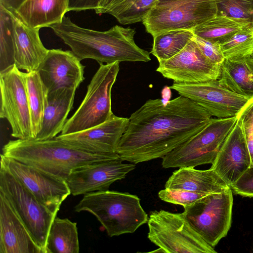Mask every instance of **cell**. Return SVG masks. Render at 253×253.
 <instances>
[{
    "instance_id": "6da1fadb",
    "label": "cell",
    "mask_w": 253,
    "mask_h": 253,
    "mask_svg": "<svg viewBox=\"0 0 253 253\" xmlns=\"http://www.w3.org/2000/svg\"><path fill=\"white\" fill-rule=\"evenodd\" d=\"M211 119L206 109L182 95L166 102L149 99L128 118L117 153L123 161L134 164L163 158Z\"/></svg>"
},
{
    "instance_id": "7a4b0ae2",
    "label": "cell",
    "mask_w": 253,
    "mask_h": 253,
    "mask_svg": "<svg viewBox=\"0 0 253 253\" xmlns=\"http://www.w3.org/2000/svg\"><path fill=\"white\" fill-rule=\"evenodd\" d=\"M49 28L81 61L91 59L100 64L151 60L150 53L135 43L136 31L129 27L115 25L99 31L80 27L64 16Z\"/></svg>"
},
{
    "instance_id": "3957f363",
    "label": "cell",
    "mask_w": 253,
    "mask_h": 253,
    "mask_svg": "<svg viewBox=\"0 0 253 253\" xmlns=\"http://www.w3.org/2000/svg\"><path fill=\"white\" fill-rule=\"evenodd\" d=\"M2 154L33 166L66 181L70 173L82 167L120 159L116 153H93L78 149L56 137L46 140H10Z\"/></svg>"
},
{
    "instance_id": "277c9868",
    "label": "cell",
    "mask_w": 253,
    "mask_h": 253,
    "mask_svg": "<svg viewBox=\"0 0 253 253\" xmlns=\"http://www.w3.org/2000/svg\"><path fill=\"white\" fill-rule=\"evenodd\" d=\"M75 211L94 215L110 237L133 233L148 220L138 196L109 190L84 194Z\"/></svg>"
},
{
    "instance_id": "5b68a950",
    "label": "cell",
    "mask_w": 253,
    "mask_h": 253,
    "mask_svg": "<svg viewBox=\"0 0 253 253\" xmlns=\"http://www.w3.org/2000/svg\"><path fill=\"white\" fill-rule=\"evenodd\" d=\"M120 70V62L100 64L81 104L65 123L61 134L84 130L101 124L113 115L111 91Z\"/></svg>"
},
{
    "instance_id": "8992f818",
    "label": "cell",
    "mask_w": 253,
    "mask_h": 253,
    "mask_svg": "<svg viewBox=\"0 0 253 253\" xmlns=\"http://www.w3.org/2000/svg\"><path fill=\"white\" fill-rule=\"evenodd\" d=\"M148 238L166 253H216L193 227L184 212L163 210L148 217Z\"/></svg>"
},
{
    "instance_id": "52a82bcc",
    "label": "cell",
    "mask_w": 253,
    "mask_h": 253,
    "mask_svg": "<svg viewBox=\"0 0 253 253\" xmlns=\"http://www.w3.org/2000/svg\"><path fill=\"white\" fill-rule=\"evenodd\" d=\"M237 121V116L212 118L200 131L164 157L163 168H195L211 164Z\"/></svg>"
},
{
    "instance_id": "ba28073f",
    "label": "cell",
    "mask_w": 253,
    "mask_h": 253,
    "mask_svg": "<svg viewBox=\"0 0 253 253\" xmlns=\"http://www.w3.org/2000/svg\"><path fill=\"white\" fill-rule=\"evenodd\" d=\"M0 192L21 219L42 253H45L47 236L56 214L40 202L1 166Z\"/></svg>"
},
{
    "instance_id": "9c48e42d",
    "label": "cell",
    "mask_w": 253,
    "mask_h": 253,
    "mask_svg": "<svg viewBox=\"0 0 253 253\" xmlns=\"http://www.w3.org/2000/svg\"><path fill=\"white\" fill-rule=\"evenodd\" d=\"M233 204V191L229 188L183 207V212L197 233L214 248L230 230Z\"/></svg>"
},
{
    "instance_id": "30bf717a",
    "label": "cell",
    "mask_w": 253,
    "mask_h": 253,
    "mask_svg": "<svg viewBox=\"0 0 253 253\" xmlns=\"http://www.w3.org/2000/svg\"><path fill=\"white\" fill-rule=\"evenodd\" d=\"M218 0H180L157 4L142 23L153 37L170 30H192L217 15Z\"/></svg>"
},
{
    "instance_id": "8fae6325",
    "label": "cell",
    "mask_w": 253,
    "mask_h": 253,
    "mask_svg": "<svg viewBox=\"0 0 253 253\" xmlns=\"http://www.w3.org/2000/svg\"><path fill=\"white\" fill-rule=\"evenodd\" d=\"M0 117L9 123L12 136L33 139L24 72L15 64L0 72Z\"/></svg>"
},
{
    "instance_id": "7c38bea8",
    "label": "cell",
    "mask_w": 253,
    "mask_h": 253,
    "mask_svg": "<svg viewBox=\"0 0 253 253\" xmlns=\"http://www.w3.org/2000/svg\"><path fill=\"white\" fill-rule=\"evenodd\" d=\"M0 166L56 214L62 203L71 194L66 181L2 154Z\"/></svg>"
},
{
    "instance_id": "4fadbf2b",
    "label": "cell",
    "mask_w": 253,
    "mask_h": 253,
    "mask_svg": "<svg viewBox=\"0 0 253 253\" xmlns=\"http://www.w3.org/2000/svg\"><path fill=\"white\" fill-rule=\"evenodd\" d=\"M220 65L208 60L192 39L176 55L159 62L156 71L174 83H201L217 80Z\"/></svg>"
},
{
    "instance_id": "5bb4252c",
    "label": "cell",
    "mask_w": 253,
    "mask_h": 253,
    "mask_svg": "<svg viewBox=\"0 0 253 253\" xmlns=\"http://www.w3.org/2000/svg\"><path fill=\"white\" fill-rule=\"evenodd\" d=\"M169 88L217 118L237 116L250 100L221 86L217 80L195 84L173 82Z\"/></svg>"
},
{
    "instance_id": "9a60e30c",
    "label": "cell",
    "mask_w": 253,
    "mask_h": 253,
    "mask_svg": "<svg viewBox=\"0 0 253 253\" xmlns=\"http://www.w3.org/2000/svg\"><path fill=\"white\" fill-rule=\"evenodd\" d=\"M121 159L102 161L73 170L66 180L73 196L108 190L117 180L126 177L135 168L134 164H124Z\"/></svg>"
},
{
    "instance_id": "2e32d148",
    "label": "cell",
    "mask_w": 253,
    "mask_h": 253,
    "mask_svg": "<svg viewBox=\"0 0 253 253\" xmlns=\"http://www.w3.org/2000/svg\"><path fill=\"white\" fill-rule=\"evenodd\" d=\"M128 118L114 114L105 122L79 132L59 134L56 137L82 151L100 154L117 153Z\"/></svg>"
},
{
    "instance_id": "e0dca14e",
    "label": "cell",
    "mask_w": 253,
    "mask_h": 253,
    "mask_svg": "<svg viewBox=\"0 0 253 253\" xmlns=\"http://www.w3.org/2000/svg\"><path fill=\"white\" fill-rule=\"evenodd\" d=\"M84 68L71 50L52 49L37 71L49 92L62 88L77 89L84 80Z\"/></svg>"
},
{
    "instance_id": "ac0fdd59",
    "label": "cell",
    "mask_w": 253,
    "mask_h": 253,
    "mask_svg": "<svg viewBox=\"0 0 253 253\" xmlns=\"http://www.w3.org/2000/svg\"><path fill=\"white\" fill-rule=\"evenodd\" d=\"M250 165L246 140L237 118L236 124L222 143L211 169L231 187Z\"/></svg>"
},
{
    "instance_id": "d6986e66",
    "label": "cell",
    "mask_w": 253,
    "mask_h": 253,
    "mask_svg": "<svg viewBox=\"0 0 253 253\" xmlns=\"http://www.w3.org/2000/svg\"><path fill=\"white\" fill-rule=\"evenodd\" d=\"M0 253H42L26 227L1 192Z\"/></svg>"
},
{
    "instance_id": "ffe728a7",
    "label": "cell",
    "mask_w": 253,
    "mask_h": 253,
    "mask_svg": "<svg viewBox=\"0 0 253 253\" xmlns=\"http://www.w3.org/2000/svg\"><path fill=\"white\" fill-rule=\"evenodd\" d=\"M12 13L15 46V64L19 69L27 72L37 70L48 51L41 40L40 29L29 27Z\"/></svg>"
},
{
    "instance_id": "44dd1931",
    "label": "cell",
    "mask_w": 253,
    "mask_h": 253,
    "mask_svg": "<svg viewBox=\"0 0 253 253\" xmlns=\"http://www.w3.org/2000/svg\"><path fill=\"white\" fill-rule=\"evenodd\" d=\"M165 188L211 194L231 188L212 169L179 168L166 181Z\"/></svg>"
},
{
    "instance_id": "7402d4cb",
    "label": "cell",
    "mask_w": 253,
    "mask_h": 253,
    "mask_svg": "<svg viewBox=\"0 0 253 253\" xmlns=\"http://www.w3.org/2000/svg\"><path fill=\"white\" fill-rule=\"evenodd\" d=\"M76 91L62 88L48 92L42 127L35 139L53 138L61 132L73 108Z\"/></svg>"
},
{
    "instance_id": "603a6c76",
    "label": "cell",
    "mask_w": 253,
    "mask_h": 253,
    "mask_svg": "<svg viewBox=\"0 0 253 253\" xmlns=\"http://www.w3.org/2000/svg\"><path fill=\"white\" fill-rule=\"evenodd\" d=\"M69 3V0H26L12 12L29 27L40 29L61 23Z\"/></svg>"
},
{
    "instance_id": "cb8c5ba5",
    "label": "cell",
    "mask_w": 253,
    "mask_h": 253,
    "mask_svg": "<svg viewBox=\"0 0 253 253\" xmlns=\"http://www.w3.org/2000/svg\"><path fill=\"white\" fill-rule=\"evenodd\" d=\"M217 81L230 91L249 100L253 99V58L225 59Z\"/></svg>"
},
{
    "instance_id": "d4e9b609",
    "label": "cell",
    "mask_w": 253,
    "mask_h": 253,
    "mask_svg": "<svg viewBox=\"0 0 253 253\" xmlns=\"http://www.w3.org/2000/svg\"><path fill=\"white\" fill-rule=\"evenodd\" d=\"M77 223L55 217L47 238L45 253H79Z\"/></svg>"
},
{
    "instance_id": "484cf974",
    "label": "cell",
    "mask_w": 253,
    "mask_h": 253,
    "mask_svg": "<svg viewBox=\"0 0 253 253\" xmlns=\"http://www.w3.org/2000/svg\"><path fill=\"white\" fill-rule=\"evenodd\" d=\"M31 115L33 139L41 130L48 91L37 70L24 73Z\"/></svg>"
},
{
    "instance_id": "4316f807",
    "label": "cell",
    "mask_w": 253,
    "mask_h": 253,
    "mask_svg": "<svg viewBox=\"0 0 253 253\" xmlns=\"http://www.w3.org/2000/svg\"><path fill=\"white\" fill-rule=\"evenodd\" d=\"M250 24L244 20L216 15L191 31L194 35L221 44Z\"/></svg>"
},
{
    "instance_id": "83f0119b",
    "label": "cell",
    "mask_w": 253,
    "mask_h": 253,
    "mask_svg": "<svg viewBox=\"0 0 253 253\" xmlns=\"http://www.w3.org/2000/svg\"><path fill=\"white\" fill-rule=\"evenodd\" d=\"M194 34L189 30H170L154 36L151 51L159 62L168 60L181 51L192 40Z\"/></svg>"
},
{
    "instance_id": "f1b7e54d",
    "label": "cell",
    "mask_w": 253,
    "mask_h": 253,
    "mask_svg": "<svg viewBox=\"0 0 253 253\" xmlns=\"http://www.w3.org/2000/svg\"><path fill=\"white\" fill-rule=\"evenodd\" d=\"M15 53L12 13L0 4V72L15 64Z\"/></svg>"
},
{
    "instance_id": "f546056e",
    "label": "cell",
    "mask_w": 253,
    "mask_h": 253,
    "mask_svg": "<svg viewBox=\"0 0 253 253\" xmlns=\"http://www.w3.org/2000/svg\"><path fill=\"white\" fill-rule=\"evenodd\" d=\"M159 0H124L109 9L107 13L113 16L121 24L127 25L142 22L158 4Z\"/></svg>"
},
{
    "instance_id": "4dcf8cb0",
    "label": "cell",
    "mask_w": 253,
    "mask_h": 253,
    "mask_svg": "<svg viewBox=\"0 0 253 253\" xmlns=\"http://www.w3.org/2000/svg\"><path fill=\"white\" fill-rule=\"evenodd\" d=\"M220 45L225 59H237L252 56L253 53V25L245 26Z\"/></svg>"
},
{
    "instance_id": "1f68e13d",
    "label": "cell",
    "mask_w": 253,
    "mask_h": 253,
    "mask_svg": "<svg viewBox=\"0 0 253 253\" xmlns=\"http://www.w3.org/2000/svg\"><path fill=\"white\" fill-rule=\"evenodd\" d=\"M217 15L246 20L253 25V0H219Z\"/></svg>"
},
{
    "instance_id": "d6a6232c",
    "label": "cell",
    "mask_w": 253,
    "mask_h": 253,
    "mask_svg": "<svg viewBox=\"0 0 253 253\" xmlns=\"http://www.w3.org/2000/svg\"><path fill=\"white\" fill-rule=\"evenodd\" d=\"M207 195L209 194L167 188L160 190L158 193V196L161 200L183 207L193 204Z\"/></svg>"
},
{
    "instance_id": "836d02e7",
    "label": "cell",
    "mask_w": 253,
    "mask_h": 253,
    "mask_svg": "<svg viewBox=\"0 0 253 253\" xmlns=\"http://www.w3.org/2000/svg\"><path fill=\"white\" fill-rule=\"evenodd\" d=\"M246 140L251 165L253 168V99L250 101L237 115Z\"/></svg>"
},
{
    "instance_id": "e575fe53",
    "label": "cell",
    "mask_w": 253,
    "mask_h": 253,
    "mask_svg": "<svg viewBox=\"0 0 253 253\" xmlns=\"http://www.w3.org/2000/svg\"><path fill=\"white\" fill-rule=\"evenodd\" d=\"M196 43L204 56L211 62L220 65L225 59L220 44L204 39L196 35L192 39Z\"/></svg>"
},
{
    "instance_id": "d590c367",
    "label": "cell",
    "mask_w": 253,
    "mask_h": 253,
    "mask_svg": "<svg viewBox=\"0 0 253 253\" xmlns=\"http://www.w3.org/2000/svg\"><path fill=\"white\" fill-rule=\"evenodd\" d=\"M230 187L236 194L253 197V168H248Z\"/></svg>"
},
{
    "instance_id": "8d00e7d4",
    "label": "cell",
    "mask_w": 253,
    "mask_h": 253,
    "mask_svg": "<svg viewBox=\"0 0 253 253\" xmlns=\"http://www.w3.org/2000/svg\"><path fill=\"white\" fill-rule=\"evenodd\" d=\"M102 0H69L68 11L88 9L96 10Z\"/></svg>"
},
{
    "instance_id": "74e56055",
    "label": "cell",
    "mask_w": 253,
    "mask_h": 253,
    "mask_svg": "<svg viewBox=\"0 0 253 253\" xmlns=\"http://www.w3.org/2000/svg\"><path fill=\"white\" fill-rule=\"evenodd\" d=\"M123 0H102L98 8L95 10V13L98 14L107 13L109 9Z\"/></svg>"
},
{
    "instance_id": "f35d334b",
    "label": "cell",
    "mask_w": 253,
    "mask_h": 253,
    "mask_svg": "<svg viewBox=\"0 0 253 253\" xmlns=\"http://www.w3.org/2000/svg\"><path fill=\"white\" fill-rule=\"evenodd\" d=\"M26 0H0V4L6 9L13 12L17 10Z\"/></svg>"
},
{
    "instance_id": "ab89813d",
    "label": "cell",
    "mask_w": 253,
    "mask_h": 253,
    "mask_svg": "<svg viewBox=\"0 0 253 253\" xmlns=\"http://www.w3.org/2000/svg\"><path fill=\"white\" fill-rule=\"evenodd\" d=\"M180 0H159L158 4H162L164 3L172 2Z\"/></svg>"
},
{
    "instance_id": "60d3db41",
    "label": "cell",
    "mask_w": 253,
    "mask_h": 253,
    "mask_svg": "<svg viewBox=\"0 0 253 253\" xmlns=\"http://www.w3.org/2000/svg\"><path fill=\"white\" fill-rule=\"evenodd\" d=\"M251 56L253 58V54H252Z\"/></svg>"
}]
</instances>
